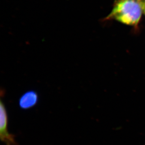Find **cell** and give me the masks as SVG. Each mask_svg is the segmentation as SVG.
I'll use <instances>...</instances> for the list:
<instances>
[{
    "mask_svg": "<svg viewBox=\"0 0 145 145\" xmlns=\"http://www.w3.org/2000/svg\"><path fill=\"white\" fill-rule=\"evenodd\" d=\"M142 11L138 0H116L111 13L105 19H115L126 25H137Z\"/></svg>",
    "mask_w": 145,
    "mask_h": 145,
    "instance_id": "6da1fadb",
    "label": "cell"
},
{
    "mask_svg": "<svg viewBox=\"0 0 145 145\" xmlns=\"http://www.w3.org/2000/svg\"><path fill=\"white\" fill-rule=\"evenodd\" d=\"M0 138L5 145H18L15 136L8 131V116L5 106L2 100L0 104Z\"/></svg>",
    "mask_w": 145,
    "mask_h": 145,
    "instance_id": "7a4b0ae2",
    "label": "cell"
},
{
    "mask_svg": "<svg viewBox=\"0 0 145 145\" xmlns=\"http://www.w3.org/2000/svg\"><path fill=\"white\" fill-rule=\"evenodd\" d=\"M38 101L39 95L37 92L34 90L28 91L19 98V107L22 110H29L36 105Z\"/></svg>",
    "mask_w": 145,
    "mask_h": 145,
    "instance_id": "3957f363",
    "label": "cell"
},
{
    "mask_svg": "<svg viewBox=\"0 0 145 145\" xmlns=\"http://www.w3.org/2000/svg\"><path fill=\"white\" fill-rule=\"evenodd\" d=\"M140 5L141 6V8L142 11L145 14V0H138Z\"/></svg>",
    "mask_w": 145,
    "mask_h": 145,
    "instance_id": "277c9868",
    "label": "cell"
}]
</instances>
